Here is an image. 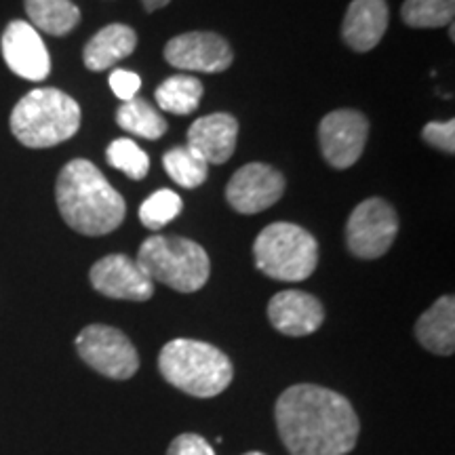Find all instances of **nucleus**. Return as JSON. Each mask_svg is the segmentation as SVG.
Here are the masks:
<instances>
[{"label":"nucleus","instance_id":"22","mask_svg":"<svg viewBox=\"0 0 455 455\" xmlns=\"http://www.w3.org/2000/svg\"><path fill=\"white\" fill-rule=\"evenodd\" d=\"M163 164L169 178L178 186L188 188V190L203 186L209 173V164L190 146L171 148L167 155L163 156Z\"/></svg>","mask_w":455,"mask_h":455},{"label":"nucleus","instance_id":"26","mask_svg":"<svg viewBox=\"0 0 455 455\" xmlns=\"http://www.w3.org/2000/svg\"><path fill=\"white\" fill-rule=\"evenodd\" d=\"M426 144L439 148V150L447 152V155H453L455 152V121L449 118V121L441 123H428L422 131Z\"/></svg>","mask_w":455,"mask_h":455},{"label":"nucleus","instance_id":"18","mask_svg":"<svg viewBox=\"0 0 455 455\" xmlns=\"http://www.w3.org/2000/svg\"><path fill=\"white\" fill-rule=\"evenodd\" d=\"M138 34L124 24H110L84 44L83 60L91 72H104L135 51Z\"/></svg>","mask_w":455,"mask_h":455},{"label":"nucleus","instance_id":"5","mask_svg":"<svg viewBox=\"0 0 455 455\" xmlns=\"http://www.w3.org/2000/svg\"><path fill=\"white\" fill-rule=\"evenodd\" d=\"M135 261L152 283H163L180 293L198 291L212 275L207 251L184 236L155 235L146 238Z\"/></svg>","mask_w":455,"mask_h":455},{"label":"nucleus","instance_id":"23","mask_svg":"<svg viewBox=\"0 0 455 455\" xmlns=\"http://www.w3.org/2000/svg\"><path fill=\"white\" fill-rule=\"evenodd\" d=\"M455 0H405L401 17L411 28H443L451 26Z\"/></svg>","mask_w":455,"mask_h":455},{"label":"nucleus","instance_id":"6","mask_svg":"<svg viewBox=\"0 0 455 455\" xmlns=\"http://www.w3.org/2000/svg\"><path fill=\"white\" fill-rule=\"evenodd\" d=\"M258 270L283 283H299L312 276L318 264L316 238L304 228L276 221L266 226L253 243Z\"/></svg>","mask_w":455,"mask_h":455},{"label":"nucleus","instance_id":"21","mask_svg":"<svg viewBox=\"0 0 455 455\" xmlns=\"http://www.w3.org/2000/svg\"><path fill=\"white\" fill-rule=\"evenodd\" d=\"M118 127L144 140H161L167 133V121L148 101L133 98L118 108Z\"/></svg>","mask_w":455,"mask_h":455},{"label":"nucleus","instance_id":"15","mask_svg":"<svg viewBox=\"0 0 455 455\" xmlns=\"http://www.w3.org/2000/svg\"><path fill=\"white\" fill-rule=\"evenodd\" d=\"M238 121L230 114H209L192 123L188 146L207 164H224L235 155Z\"/></svg>","mask_w":455,"mask_h":455},{"label":"nucleus","instance_id":"8","mask_svg":"<svg viewBox=\"0 0 455 455\" xmlns=\"http://www.w3.org/2000/svg\"><path fill=\"white\" fill-rule=\"evenodd\" d=\"M398 218L384 198H367L352 212L346 226V243L352 255L361 259H378L395 243Z\"/></svg>","mask_w":455,"mask_h":455},{"label":"nucleus","instance_id":"17","mask_svg":"<svg viewBox=\"0 0 455 455\" xmlns=\"http://www.w3.org/2000/svg\"><path fill=\"white\" fill-rule=\"evenodd\" d=\"M415 338L426 350L449 356L455 350V299L443 295L419 316L415 325Z\"/></svg>","mask_w":455,"mask_h":455},{"label":"nucleus","instance_id":"10","mask_svg":"<svg viewBox=\"0 0 455 455\" xmlns=\"http://www.w3.org/2000/svg\"><path fill=\"white\" fill-rule=\"evenodd\" d=\"M284 192V180L275 167L249 163L228 181L226 198L236 213L253 215L278 203Z\"/></svg>","mask_w":455,"mask_h":455},{"label":"nucleus","instance_id":"29","mask_svg":"<svg viewBox=\"0 0 455 455\" xmlns=\"http://www.w3.org/2000/svg\"><path fill=\"white\" fill-rule=\"evenodd\" d=\"M171 0H141V4H144L146 11H156V9H163L167 7Z\"/></svg>","mask_w":455,"mask_h":455},{"label":"nucleus","instance_id":"20","mask_svg":"<svg viewBox=\"0 0 455 455\" xmlns=\"http://www.w3.org/2000/svg\"><path fill=\"white\" fill-rule=\"evenodd\" d=\"M203 98V83L190 74L169 76L156 89V104L161 110L171 114H190L195 112Z\"/></svg>","mask_w":455,"mask_h":455},{"label":"nucleus","instance_id":"30","mask_svg":"<svg viewBox=\"0 0 455 455\" xmlns=\"http://www.w3.org/2000/svg\"><path fill=\"white\" fill-rule=\"evenodd\" d=\"M243 455H266V453H261V451H249V453H243Z\"/></svg>","mask_w":455,"mask_h":455},{"label":"nucleus","instance_id":"16","mask_svg":"<svg viewBox=\"0 0 455 455\" xmlns=\"http://www.w3.org/2000/svg\"><path fill=\"white\" fill-rule=\"evenodd\" d=\"M386 28H388L386 0H352L341 26V36L352 51L367 53L382 41Z\"/></svg>","mask_w":455,"mask_h":455},{"label":"nucleus","instance_id":"7","mask_svg":"<svg viewBox=\"0 0 455 455\" xmlns=\"http://www.w3.org/2000/svg\"><path fill=\"white\" fill-rule=\"evenodd\" d=\"M76 350L91 369L110 379H129L140 369V355L135 346L127 335L114 327H84L76 338Z\"/></svg>","mask_w":455,"mask_h":455},{"label":"nucleus","instance_id":"19","mask_svg":"<svg viewBox=\"0 0 455 455\" xmlns=\"http://www.w3.org/2000/svg\"><path fill=\"white\" fill-rule=\"evenodd\" d=\"M32 26L51 36H66L81 21V11L72 0H24Z\"/></svg>","mask_w":455,"mask_h":455},{"label":"nucleus","instance_id":"28","mask_svg":"<svg viewBox=\"0 0 455 455\" xmlns=\"http://www.w3.org/2000/svg\"><path fill=\"white\" fill-rule=\"evenodd\" d=\"M110 87L118 100L131 101L138 95L141 87V78L131 70H114L110 74Z\"/></svg>","mask_w":455,"mask_h":455},{"label":"nucleus","instance_id":"12","mask_svg":"<svg viewBox=\"0 0 455 455\" xmlns=\"http://www.w3.org/2000/svg\"><path fill=\"white\" fill-rule=\"evenodd\" d=\"M95 291L112 299L148 301L155 295V283L148 278L135 259L123 253L106 255L89 272Z\"/></svg>","mask_w":455,"mask_h":455},{"label":"nucleus","instance_id":"9","mask_svg":"<svg viewBox=\"0 0 455 455\" xmlns=\"http://www.w3.org/2000/svg\"><path fill=\"white\" fill-rule=\"evenodd\" d=\"M369 123L356 110L329 112L318 127V141L325 161L335 169H348L361 158L367 144Z\"/></svg>","mask_w":455,"mask_h":455},{"label":"nucleus","instance_id":"4","mask_svg":"<svg viewBox=\"0 0 455 455\" xmlns=\"http://www.w3.org/2000/svg\"><path fill=\"white\" fill-rule=\"evenodd\" d=\"M81 106L60 89H34L11 112V131L28 148H53L76 135Z\"/></svg>","mask_w":455,"mask_h":455},{"label":"nucleus","instance_id":"2","mask_svg":"<svg viewBox=\"0 0 455 455\" xmlns=\"http://www.w3.org/2000/svg\"><path fill=\"white\" fill-rule=\"evenodd\" d=\"M61 218L84 236L110 235L123 224L127 204L93 163L76 158L61 169L55 184Z\"/></svg>","mask_w":455,"mask_h":455},{"label":"nucleus","instance_id":"14","mask_svg":"<svg viewBox=\"0 0 455 455\" xmlns=\"http://www.w3.org/2000/svg\"><path fill=\"white\" fill-rule=\"evenodd\" d=\"M268 318L278 333L289 335V338H304L323 325L325 308L315 295L289 289L270 299Z\"/></svg>","mask_w":455,"mask_h":455},{"label":"nucleus","instance_id":"13","mask_svg":"<svg viewBox=\"0 0 455 455\" xmlns=\"http://www.w3.org/2000/svg\"><path fill=\"white\" fill-rule=\"evenodd\" d=\"M9 70L26 81H44L51 72V57L41 34L28 21L15 20L7 26L0 41Z\"/></svg>","mask_w":455,"mask_h":455},{"label":"nucleus","instance_id":"27","mask_svg":"<svg viewBox=\"0 0 455 455\" xmlns=\"http://www.w3.org/2000/svg\"><path fill=\"white\" fill-rule=\"evenodd\" d=\"M167 455H215V451L209 445V441L203 439L201 435L186 432V435L175 436L173 443L169 445Z\"/></svg>","mask_w":455,"mask_h":455},{"label":"nucleus","instance_id":"25","mask_svg":"<svg viewBox=\"0 0 455 455\" xmlns=\"http://www.w3.org/2000/svg\"><path fill=\"white\" fill-rule=\"evenodd\" d=\"M181 213V198L173 190L155 192L140 207V221L150 230H161Z\"/></svg>","mask_w":455,"mask_h":455},{"label":"nucleus","instance_id":"24","mask_svg":"<svg viewBox=\"0 0 455 455\" xmlns=\"http://www.w3.org/2000/svg\"><path fill=\"white\" fill-rule=\"evenodd\" d=\"M106 156L114 169L123 171L131 180H144L150 171V158L133 140H114L108 146Z\"/></svg>","mask_w":455,"mask_h":455},{"label":"nucleus","instance_id":"3","mask_svg":"<svg viewBox=\"0 0 455 455\" xmlns=\"http://www.w3.org/2000/svg\"><path fill=\"white\" fill-rule=\"evenodd\" d=\"M158 369L171 386L196 398H212L232 382V363L207 341L173 339L158 355Z\"/></svg>","mask_w":455,"mask_h":455},{"label":"nucleus","instance_id":"11","mask_svg":"<svg viewBox=\"0 0 455 455\" xmlns=\"http://www.w3.org/2000/svg\"><path fill=\"white\" fill-rule=\"evenodd\" d=\"M164 60L178 70L218 74L232 64V49L215 32H186L171 38Z\"/></svg>","mask_w":455,"mask_h":455},{"label":"nucleus","instance_id":"1","mask_svg":"<svg viewBox=\"0 0 455 455\" xmlns=\"http://www.w3.org/2000/svg\"><path fill=\"white\" fill-rule=\"evenodd\" d=\"M276 428L291 455H346L355 449L361 422L339 392L295 384L278 396Z\"/></svg>","mask_w":455,"mask_h":455}]
</instances>
